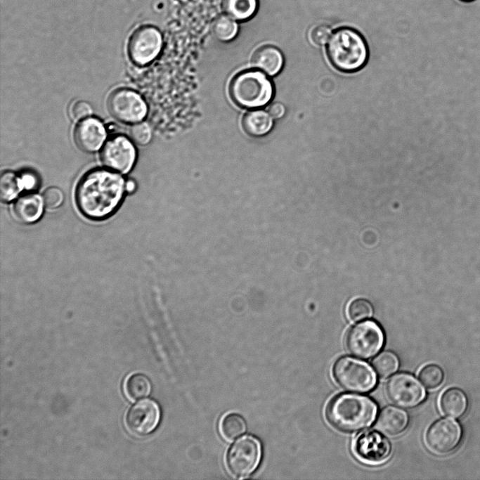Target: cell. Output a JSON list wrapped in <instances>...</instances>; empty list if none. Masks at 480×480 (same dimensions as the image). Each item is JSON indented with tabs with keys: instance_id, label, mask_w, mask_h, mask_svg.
Here are the masks:
<instances>
[{
	"instance_id": "1",
	"label": "cell",
	"mask_w": 480,
	"mask_h": 480,
	"mask_svg": "<svg viewBox=\"0 0 480 480\" xmlns=\"http://www.w3.org/2000/svg\"><path fill=\"white\" fill-rule=\"evenodd\" d=\"M125 191L122 176L112 170L97 168L81 178L76 188V202L85 216L102 219L117 209Z\"/></svg>"
},
{
	"instance_id": "2",
	"label": "cell",
	"mask_w": 480,
	"mask_h": 480,
	"mask_svg": "<svg viewBox=\"0 0 480 480\" xmlns=\"http://www.w3.org/2000/svg\"><path fill=\"white\" fill-rule=\"evenodd\" d=\"M377 412V404L369 397L342 394L329 403L326 417L335 428L355 432L370 427L375 421Z\"/></svg>"
},
{
	"instance_id": "3",
	"label": "cell",
	"mask_w": 480,
	"mask_h": 480,
	"mask_svg": "<svg viewBox=\"0 0 480 480\" xmlns=\"http://www.w3.org/2000/svg\"><path fill=\"white\" fill-rule=\"evenodd\" d=\"M326 52L329 61L337 70L351 73L367 63L369 49L364 37L351 27H340L331 34Z\"/></svg>"
},
{
	"instance_id": "4",
	"label": "cell",
	"mask_w": 480,
	"mask_h": 480,
	"mask_svg": "<svg viewBox=\"0 0 480 480\" xmlns=\"http://www.w3.org/2000/svg\"><path fill=\"white\" fill-rule=\"evenodd\" d=\"M229 92L231 99L238 106L256 108L264 106L271 100L273 86L264 72L249 70L233 78Z\"/></svg>"
},
{
	"instance_id": "5",
	"label": "cell",
	"mask_w": 480,
	"mask_h": 480,
	"mask_svg": "<svg viewBox=\"0 0 480 480\" xmlns=\"http://www.w3.org/2000/svg\"><path fill=\"white\" fill-rule=\"evenodd\" d=\"M332 375L342 388L351 392L370 391L377 383L376 374L367 363L349 356L336 361Z\"/></svg>"
},
{
	"instance_id": "6",
	"label": "cell",
	"mask_w": 480,
	"mask_h": 480,
	"mask_svg": "<svg viewBox=\"0 0 480 480\" xmlns=\"http://www.w3.org/2000/svg\"><path fill=\"white\" fill-rule=\"evenodd\" d=\"M261 455L259 441L252 436H243L234 442L226 455V468L235 478H245L257 467Z\"/></svg>"
},
{
	"instance_id": "7",
	"label": "cell",
	"mask_w": 480,
	"mask_h": 480,
	"mask_svg": "<svg viewBox=\"0 0 480 480\" xmlns=\"http://www.w3.org/2000/svg\"><path fill=\"white\" fill-rule=\"evenodd\" d=\"M384 339L380 327L374 321L367 320L349 330L346 337V346L352 355L367 359L380 351Z\"/></svg>"
},
{
	"instance_id": "8",
	"label": "cell",
	"mask_w": 480,
	"mask_h": 480,
	"mask_svg": "<svg viewBox=\"0 0 480 480\" xmlns=\"http://www.w3.org/2000/svg\"><path fill=\"white\" fill-rule=\"evenodd\" d=\"M107 107L115 119L126 124L140 122L147 113V105L143 98L127 88L113 90L108 96Z\"/></svg>"
},
{
	"instance_id": "9",
	"label": "cell",
	"mask_w": 480,
	"mask_h": 480,
	"mask_svg": "<svg viewBox=\"0 0 480 480\" xmlns=\"http://www.w3.org/2000/svg\"><path fill=\"white\" fill-rule=\"evenodd\" d=\"M162 46V37L156 27L145 25L136 29L129 40L128 53L131 60L145 65L153 60Z\"/></svg>"
},
{
	"instance_id": "10",
	"label": "cell",
	"mask_w": 480,
	"mask_h": 480,
	"mask_svg": "<svg viewBox=\"0 0 480 480\" xmlns=\"http://www.w3.org/2000/svg\"><path fill=\"white\" fill-rule=\"evenodd\" d=\"M386 392L394 403L403 408H413L419 405L426 395L418 380L404 372L394 375L389 380Z\"/></svg>"
},
{
	"instance_id": "11",
	"label": "cell",
	"mask_w": 480,
	"mask_h": 480,
	"mask_svg": "<svg viewBox=\"0 0 480 480\" xmlns=\"http://www.w3.org/2000/svg\"><path fill=\"white\" fill-rule=\"evenodd\" d=\"M136 160V149L131 141L123 135L109 138L100 151V160L110 170L127 173Z\"/></svg>"
},
{
	"instance_id": "12",
	"label": "cell",
	"mask_w": 480,
	"mask_h": 480,
	"mask_svg": "<svg viewBox=\"0 0 480 480\" xmlns=\"http://www.w3.org/2000/svg\"><path fill=\"white\" fill-rule=\"evenodd\" d=\"M461 437L460 424L453 420L443 418L429 427L425 435V443L433 453L446 455L457 448Z\"/></svg>"
},
{
	"instance_id": "13",
	"label": "cell",
	"mask_w": 480,
	"mask_h": 480,
	"mask_svg": "<svg viewBox=\"0 0 480 480\" xmlns=\"http://www.w3.org/2000/svg\"><path fill=\"white\" fill-rule=\"evenodd\" d=\"M356 455L369 464H381L390 456L391 446L389 440L376 431H367L360 434L353 444Z\"/></svg>"
},
{
	"instance_id": "14",
	"label": "cell",
	"mask_w": 480,
	"mask_h": 480,
	"mask_svg": "<svg viewBox=\"0 0 480 480\" xmlns=\"http://www.w3.org/2000/svg\"><path fill=\"white\" fill-rule=\"evenodd\" d=\"M160 417L158 405L150 399H144L130 408L126 415V424L133 434L144 436L156 428Z\"/></svg>"
},
{
	"instance_id": "15",
	"label": "cell",
	"mask_w": 480,
	"mask_h": 480,
	"mask_svg": "<svg viewBox=\"0 0 480 480\" xmlns=\"http://www.w3.org/2000/svg\"><path fill=\"white\" fill-rule=\"evenodd\" d=\"M106 131L103 123L95 117L81 120L74 130V142L82 150L86 153L97 151L103 145Z\"/></svg>"
},
{
	"instance_id": "16",
	"label": "cell",
	"mask_w": 480,
	"mask_h": 480,
	"mask_svg": "<svg viewBox=\"0 0 480 480\" xmlns=\"http://www.w3.org/2000/svg\"><path fill=\"white\" fill-rule=\"evenodd\" d=\"M408 416L406 411L394 406L383 408L376 422V427L383 434L396 436L402 433L408 426Z\"/></svg>"
},
{
	"instance_id": "17",
	"label": "cell",
	"mask_w": 480,
	"mask_h": 480,
	"mask_svg": "<svg viewBox=\"0 0 480 480\" xmlns=\"http://www.w3.org/2000/svg\"><path fill=\"white\" fill-rule=\"evenodd\" d=\"M43 199L38 195H24L16 200L13 211L16 219L25 223L37 221L43 212Z\"/></svg>"
},
{
	"instance_id": "18",
	"label": "cell",
	"mask_w": 480,
	"mask_h": 480,
	"mask_svg": "<svg viewBox=\"0 0 480 480\" xmlns=\"http://www.w3.org/2000/svg\"><path fill=\"white\" fill-rule=\"evenodd\" d=\"M252 63L259 70L273 76L281 70L283 65V56L277 48L266 45L261 46L254 52Z\"/></svg>"
},
{
	"instance_id": "19",
	"label": "cell",
	"mask_w": 480,
	"mask_h": 480,
	"mask_svg": "<svg viewBox=\"0 0 480 480\" xmlns=\"http://www.w3.org/2000/svg\"><path fill=\"white\" fill-rule=\"evenodd\" d=\"M439 404L441 410L444 415L457 418L465 413L467 408V399L462 389L452 387L443 392Z\"/></svg>"
},
{
	"instance_id": "20",
	"label": "cell",
	"mask_w": 480,
	"mask_h": 480,
	"mask_svg": "<svg viewBox=\"0 0 480 480\" xmlns=\"http://www.w3.org/2000/svg\"><path fill=\"white\" fill-rule=\"evenodd\" d=\"M273 125L271 116L261 110L247 112L242 119L245 131L252 136H262L268 133Z\"/></svg>"
},
{
	"instance_id": "21",
	"label": "cell",
	"mask_w": 480,
	"mask_h": 480,
	"mask_svg": "<svg viewBox=\"0 0 480 480\" xmlns=\"http://www.w3.org/2000/svg\"><path fill=\"white\" fill-rule=\"evenodd\" d=\"M222 8L228 16L235 20L243 21L254 14L257 0H223Z\"/></svg>"
},
{
	"instance_id": "22",
	"label": "cell",
	"mask_w": 480,
	"mask_h": 480,
	"mask_svg": "<svg viewBox=\"0 0 480 480\" xmlns=\"http://www.w3.org/2000/svg\"><path fill=\"white\" fill-rule=\"evenodd\" d=\"M220 432L228 441L241 436L246 430L243 418L237 413H230L223 416L219 424Z\"/></svg>"
},
{
	"instance_id": "23",
	"label": "cell",
	"mask_w": 480,
	"mask_h": 480,
	"mask_svg": "<svg viewBox=\"0 0 480 480\" xmlns=\"http://www.w3.org/2000/svg\"><path fill=\"white\" fill-rule=\"evenodd\" d=\"M151 385L148 379L142 374L129 376L125 382V391L132 400L146 397L150 392Z\"/></svg>"
},
{
	"instance_id": "24",
	"label": "cell",
	"mask_w": 480,
	"mask_h": 480,
	"mask_svg": "<svg viewBox=\"0 0 480 480\" xmlns=\"http://www.w3.org/2000/svg\"><path fill=\"white\" fill-rule=\"evenodd\" d=\"M22 189L20 179L13 172L4 171L0 179V197L2 201L9 202L17 197Z\"/></svg>"
},
{
	"instance_id": "25",
	"label": "cell",
	"mask_w": 480,
	"mask_h": 480,
	"mask_svg": "<svg viewBox=\"0 0 480 480\" xmlns=\"http://www.w3.org/2000/svg\"><path fill=\"white\" fill-rule=\"evenodd\" d=\"M372 365L381 378H386L396 371L398 368V360L392 352L384 351L373 359Z\"/></svg>"
},
{
	"instance_id": "26",
	"label": "cell",
	"mask_w": 480,
	"mask_h": 480,
	"mask_svg": "<svg viewBox=\"0 0 480 480\" xmlns=\"http://www.w3.org/2000/svg\"><path fill=\"white\" fill-rule=\"evenodd\" d=\"M214 36L221 41H230L233 39L238 32V25L235 20L227 15H221L217 17L212 26Z\"/></svg>"
},
{
	"instance_id": "27",
	"label": "cell",
	"mask_w": 480,
	"mask_h": 480,
	"mask_svg": "<svg viewBox=\"0 0 480 480\" xmlns=\"http://www.w3.org/2000/svg\"><path fill=\"white\" fill-rule=\"evenodd\" d=\"M419 377L427 388L434 389L443 382L444 373L440 366L436 364H428L420 370Z\"/></svg>"
},
{
	"instance_id": "28",
	"label": "cell",
	"mask_w": 480,
	"mask_h": 480,
	"mask_svg": "<svg viewBox=\"0 0 480 480\" xmlns=\"http://www.w3.org/2000/svg\"><path fill=\"white\" fill-rule=\"evenodd\" d=\"M372 313V307L369 301L363 299H355L348 307V316L353 321L366 319Z\"/></svg>"
},
{
	"instance_id": "29",
	"label": "cell",
	"mask_w": 480,
	"mask_h": 480,
	"mask_svg": "<svg viewBox=\"0 0 480 480\" xmlns=\"http://www.w3.org/2000/svg\"><path fill=\"white\" fill-rule=\"evenodd\" d=\"M151 136L150 129L145 122L134 124L129 129L130 138L138 145L147 144L150 141Z\"/></svg>"
},
{
	"instance_id": "30",
	"label": "cell",
	"mask_w": 480,
	"mask_h": 480,
	"mask_svg": "<svg viewBox=\"0 0 480 480\" xmlns=\"http://www.w3.org/2000/svg\"><path fill=\"white\" fill-rule=\"evenodd\" d=\"M43 202L48 209L58 207L63 201V192L56 187L48 188L43 194Z\"/></svg>"
},
{
	"instance_id": "31",
	"label": "cell",
	"mask_w": 480,
	"mask_h": 480,
	"mask_svg": "<svg viewBox=\"0 0 480 480\" xmlns=\"http://www.w3.org/2000/svg\"><path fill=\"white\" fill-rule=\"evenodd\" d=\"M331 34V28L329 26L318 25L311 30L310 39L314 44L320 46L328 41Z\"/></svg>"
},
{
	"instance_id": "32",
	"label": "cell",
	"mask_w": 480,
	"mask_h": 480,
	"mask_svg": "<svg viewBox=\"0 0 480 480\" xmlns=\"http://www.w3.org/2000/svg\"><path fill=\"white\" fill-rule=\"evenodd\" d=\"M92 112L91 105L86 101L77 100L72 104L70 109L71 117L80 120L88 117Z\"/></svg>"
},
{
	"instance_id": "33",
	"label": "cell",
	"mask_w": 480,
	"mask_h": 480,
	"mask_svg": "<svg viewBox=\"0 0 480 480\" xmlns=\"http://www.w3.org/2000/svg\"><path fill=\"white\" fill-rule=\"evenodd\" d=\"M20 179L22 188L33 190L36 188L38 185V179L33 173H23Z\"/></svg>"
},
{
	"instance_id": "34",
	"label": "cell",
	"mask_w": 480,
	"mask_h": 480,
	"mask_svg": "<svg viewBox=\"0 0 480 480\" xmlns=\"http://www.w3.org/2000/svg\"><path fill=\"white\" fill-rule=\"evenodd\" d=\"M285 107L279 103L271 104L268 109V114L274 119L282 117L285 114Z\"/></svg>"
},
{
	"instance_id": "35",
	"label": "cell",
	"mask_w": 480,
	"mask_h": 480,
	"mask_svg": "<svg viewBox=\"0 0 480 480\" xmlns=\"http://www.w3.org/2000/svg\"><path fill=\"white\" fill-rule=\"evenodd\" d=\"M136 189V183L132 180H129L125 182V190L127 193H131Z\"/></svg>"
},
{
	"instance_id": "36",
	"label": "cell",
	"mask_w": 480,
	"mask_h": 480,
	"mask_svg": "<svg viewBox=\"0 0 480 480\" xmlns=\"http://www.w3.org/2000/svg\"><path fill=\"white\" fill-rule=\"evenodd\" d=\"M461 1H472V0H461Z\"/></svg>"
}]
</instances>
